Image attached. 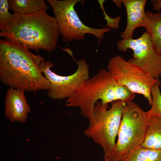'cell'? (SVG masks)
<instances>
[{
  "label": "cell",
  "instance_id": "1",
  "mask_svg": "<svg viewBox=\"0 0 161 161\" xmlns=\"http://www.w3.org/2000/svg\"><path fill=\"white\" fill-rule=\"evenodd\" d=\"M44 61L22 45L0 40V80L10 87L28 92L48 90L50 84L39 67Z\"/></svg>",
  "mask_w": 161,
  "mask_h": 161
},
{
  "label": "cell",
  "instance_id": "2",
  "mask_svg": "<svg viewBox=\"0 0 161 161\" xmlns=\"http://www.w3.org/2000/svg\"><path fill=\"white\" fill-rule=\"evenodd\" d=\"M60 35L55 17L44 11L28 15L13 13L9 24L0 32V37L28 49L48 52L55 49Z\"/></svg>",
  "mask_w": 161,
  "mask_h": 161
},
{
  "label": "cell",
  "instance_id": "3",
  "mask_svg": "<svg viewBox=\"0 0 161 161\" xmlns=\"http://www.w3.org/2000/svg\"><path fill=\"white\" fill-rule=\"evenodd\" d=\"M134 97V94L119 84L108 70L102 69L80 86L68 98L66 105L78 108L82 115L88 118L92 117L94 106L99 100L105 105L117 100L126 103Z\"/></svg>",
  "mask_w": 161,
  "mask_h": 161
},
{
  "label": "cell",
  "instance_id": "4",
  "mask_svg": "<svg viewBox=\"0 0 161 161\" xmlns=\"http://www.w3.org/2000/svg\"><path fill=\"white\" fill-rule=\"evenodd\" d=\"M103 105L98 101L94 106L92 117L88 118V127L84 131L87 137L103 148L104 156L112 154L116 146L118 133L126 103L120 100Z\"/></svg>",
  "mask_w": 161,
  "mask_h": 161
},
{
  "label": "cell",
  "instance_id": "5",
  "mask_svg": "<svg viewBox=\"0 0 161 161\" xmlns=\"http://www.w3.org/2000/svg\"><path fill=\"white\" fill-rule=\"evenodd\" d=\"M46 1L52 8L58 26L60 35L64 42L84 40L85 35L89 34L95 36L98 39V45H100L104 35L111 30V29L108 27L94 28L83 23L74 7L78 2L84 4L85 0H47Z\"/></svg>",
  "mask_w": 161,
  "mask_h": 161
},
{
  "label": "cell",
  "instance_id": "6",
  "mask_svg": "<svg viewBox=\"0 0 161 161\" xmlns=\"http://www.w3.org/2000/svg\"><path fill=\"white\" fill-rule=\"evenodd\" d=\"M148 119L146 112L137 103L132 101L126 103L112 154L119 161L141 145L146 133Z\"/></svg>",
  "mask_w": 161,
  "mask_h": 161
},
{
  "label": "cell",
  "instance_id": "7",
  "mask_svg": "<svg viewBox=\"0 0 161 161\" xmlns=\"http://www.w3.org/2000/svg\"><path fill=\"white\" fill-rule=\"evenodd\" d=\"M107 67L119 84L125 86L133 93L142 95L151 105V90L157 79L120 55L112 57L109 61Z\"/></svg>",
  "mask_w": 161,
  "mask_h": 161
},
{
  "label": "cell",
  "instance_id": "8",
  "mask_svg": "<svg viewBox=\"0 0 161 161\" xmlns=\"http://www.w3.org/2000/svg\"><path fill=\"white\" fill-rule=\"evenodd\" d=\"M76 62V71L67 76L58 75L52 72L51 68L54 65L49 61L40 63L39 68L50 84L47 92L49 98L54 100L69 98L84 82L89 79V65L85 59L82 58Z\"/></svg>",
  "mask_w": 161,
  "mask_h": 161
},
{
  "label": "cell",
  "instance_id": "9",
  "mask_svg": "<svg viewBox=\"0 0 161 161\" xmlns=\"http://www.w3.org/2000/svg\"><path fill=\"white\" fill-rule=\"evenodd\" d=\"M116 45L122 52L131 49L132 57L129 61L144 72L157 79L161 76V55L155 52L146 31L137 39H123L117 42Z\"/></svg>",
  "mask_w": 161,
  "mask_h": 161
},
{
  "label": "cell",
  "instance_id": "10",
  "mask_svg": "<svg viewBox=\"0 0 161 161\" xmlns=\"http://www.w3.org/2000/svg\"><path fill=\"white\" fill-rule=\"evenodd\" d=\"M19 89L9 88L5 97V115L11 121L25 123L31 112L24 95Z\"/></svg>",
  "mask_w": 161,
  "mask_h": 161
},
{
  "label": "cell",
  "instance_id": "11",
  "mask_svg": "<svg viewBox=\"0 0 161 161\" xmlns=\"http://www.w3.org/2000/svg\"><path fill=\"white\" fill-rule=\"evenodd\" d=\"M127 14V24L125 30L121 34L123 39L132 38L135 30L141 27L145 19L146 0H122Z\"/></svg>",
  "mask_w": 161,
  "mask_h": 161
},
{
  "label": "cell",
  "instance_id": "12",
  "mask_svg": "<svg viewBox=\"0 0 161 161\" xmlns=\"http://www.w3.org/2000/svg\"><path fill=\"white\" fill-rule=\"evenodd\" d=\"M141 27L145 28L150 36L155 52L161 55V13L146 11Z\"/></svg>",
  "mask_w": 161,
  "mask_h": 161
},
{
  "label": "cell",
  "instance_id": "13",
  "mask_svg": "<svg viewBox=\"0 0 161 161\" xmlns=\"http://www.w3.org/2000/svg\"><path fill=\"white\" fill-rule=\"evenodd\" d=\"M141 146L147 148L161 149V117H148L146 134Z\"/></svg>",
  "mask_w": 161,
  "mask_h": 161
},
{
  "label": "cell",
  "instance_id": "14",
  "mask_svg": "<svg viewBox=\"0 0 161 161\" xmlns=\"http://www.w3.org/2000/svg\"><path fill=\"white\" fill-rule=\"evenodd\" d=\"M9 8L14 13L23 15L48 10L50 7L44 0H8Z\"/></svg>",
  "mask_w": 161,
  "mask_h": 161
},
{
  "label": "cell",
  "instance_id": "15",
  "mask_svg": "<svg viewBox=\"0 0 161 161\" xmlns=\"http://www.w3.org/2000/svg\"><path fill=\"white\" fill-rule=\"evenodd\" d=\"M120 161H161V149H153L138 146Z\"/></svg>",
  "mask_w": 161,
  "mask_h": 161
},
{
  "label": "cell",
  "instance_id": "16",
  "mask_svg": "<svg viewBox=\"0 0 161 161\" xmlns=\"http://www.w3.org/2000/svg\"><path fill=\"white\" fill-rule=\"evenodd\" d=\"M161 85V80L158 79L152 88L151 107L149 110L146 112L148 117H161V93L160 89Z\"/></svg>",
  "mask_w": 161,
  "mask_h": 161
},
{
  "label": "cell",
  "instance_id": "17",
  "mask_svg": "<svg viewBox=\"0 0 161 161\" xmlns=\"http://www.w3.org/2000/svg\"><path fill=\"white\" fill-rule=\"evenodd\" d=\"M8 0H0V30L4 29L10 22L13 14L9 11Z\"/></svg>",
  "mask_w": 161,
  "mask_h": 161
},
{
  "label": "cell",
  "instance_id": "18",
  "mask_svg": "<svg viewBox=\"0 0 161 161\" xmlns=\"http://www.w3.org/2000/svg\"><path fill=\"white\" fill-rule=\"evenodd\" d=\"M104 0H98L100 8L103 10V15L104 16L103 19L107 22L106 25H102L103 27L108 26V27L113 29H117L119 28V24L120 20L121 17L118 16L115 18H112L110 17L106 13L104 7Z\"/></svg>",
  "mask_w": 161,
  "mask_h": 161
},
{
  "label": "cell",
  "instance_id": "19",
  "mask_svg": "<svg viewBox=\"0 0 161 161\" xmlns=\"http://www.w3.org/2000/svg\"><path fill=\"white\" fill-rule=\"evenodd\" d=\"M150 1L153 6V11L157 10V12H160L161 8V0H151Z\"/></svg>",
  "mask_w": 161,
  "mask_h": 161
},
{
  "label": "cell",
  "instance_id": "20",
  "mask_svg": "<svg viewBox=\"0 0 161 161\" xmlns=\"http://www.w3.org/2000/svg\"><path fill=\"white\" fill-rule=\"evenodd\" d=\"M104 157L105 161H119V160L112 154L104 156Z\"/></svg>",
  "mask_w": 161,
  "mask_h": 161
},
{
  "label": "cell",
  "instance_id": "21",
  "mask_svg": "<svg viewBox=\"0 0 161 161\" xmlns=\"http://www.w3.org/2000/svg\"><path fill=\"white\" fill-rule=\"evenodd\" d=\"M112 1L114 3L116 6L119 8L122 7V0H113Z\"/></svg>",
  "mask_w": 161,
  "mask_h": 161
}]
</instances>
